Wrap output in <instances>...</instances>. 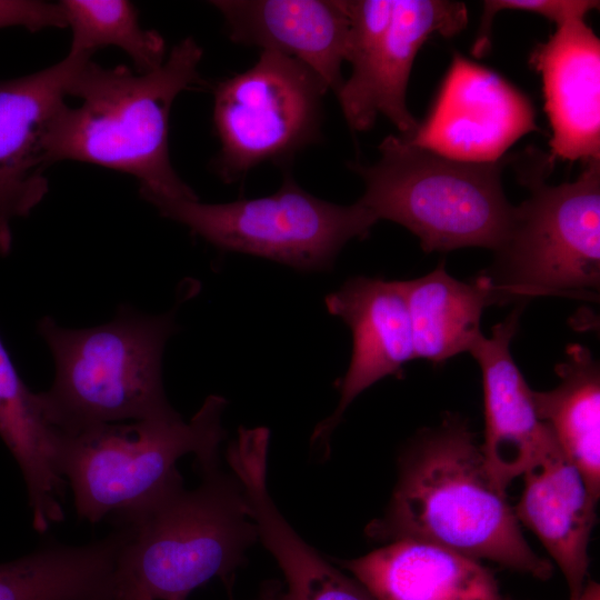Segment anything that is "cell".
<instances>
[{
	"label": "cell",
	"instance_id": "1",
	"mask_svg": "<svg viewBox=\"0 0 600 600\" xmlns=\"http://www.w3.org/2000/svg\"><path fill=\"white\" fill-rule=\"evenodd\" d=\"M366 533L379 541L432 542L539 580L553 572L523 537L507 492L490 479L474 434L453 418L406 448L389 506Z\"/></svg>",
	"mask_w": 600,
	"mask_h": 600
},
{
	"label": "cell",
	"instance_id": "2",
	"mask_svg": "<svg viewBox=\"0 0 600 600\" xmlns=\"http://www.w3.org/2000/svg\"><path fill=\"white\" fill-rule=\"evenodd\" d=\"M201 58V47L186 38L159 68L146 73L86 60L67 89L79 106L64 102L46 129V167L86 162L133 176L139 191L198 200L170 161L169 116L179 93L204 84L198 71Z\"/></svg>",
	"mask_w": 600,
	"mask_h": 600
},
{
	"label": "cell",
	"instance_id": "3",
	"mask_svg": "<svg viewBox=\"0 0 600 600\" xmlns=\"http://www.w3.org/2000/svg\"><path fill=\"white\" fill-rule=\"evenodd\" d=\"M142 509L119 516L123 540L114 589L121 599L186 600L216 577H227L257 541L258 528L238 478L201 471Z\"/></svg>",
	"mask_w": 600,
	"mask_h": 600
},
{
	"label": "cell",
	"instance_id": "4",
	"mask_svg": "<svg viewBox=\"0 0 600 600\" xmlns=\"http://www.w3.org/2000/svg\"><path fill=\"white\" fill-rule=\"evenodd\" d=\"M173 311L150 316L121 306L107 323L70 329L51 317L38 332L53 357L51 388L40 392L50 421L63 433L102 424L169 417L162 383Z\"/></svg>",
	"mask_w": 600,
	"mask_h": 600
},
{
	"label": "cell",
	"instance_id": "5",
	"mask_svg": "<svg viewBox=\"0 0 600 600\" xmlns=\"http://www.w3.org/2000/svg\"><path fill=\"white\" fill-rule=\"evenodd\" d=\"M226 406L212 394L189 421L177 412L62 432L59 467L78 517L97 523L142 509L183 482L176 464L186 454L196 456L201 471L219 468Z\"/></svg>",
	"mask_w": 600,
	"mask_h": 600
},
{
	"label": "cell",
	"instance_id": "6",
	"mask_svg": "<svg viewBox=\"0 0 600 600\" xmlns=\"http://www.w3.org/2000/svg\"><path fill=\"white\" fill-rule=\"evenodd\" d=\"M379 149L373 164H350L364 182L358 201L377 221L403 226L426 252L501 247L514 212L502 189L501 160H454L393 134Z\"/></svg>",
	"mask_w": 600,
	"mask_h": 600
},
{
	"label": "cell",
	"instance_id": "7",
	"mask_svg": "<svg viewBox=\"0 0 600 600\" xmlns=\"http://www.w3.org/2000/svg\"><path fill=\"white\" fill-rule=\"evenodd\" d=\"M546 157L522 174L529 197L513 219L487 279L492 304L541 296H594L600 286V160L572 182L550 186Z\"/></svg>",
	"mask_w": 600,
	"mask_h": 600
},
{
	"label": "cell",
	"instance_id": "8",
	"mask_svg": "<svg viewBox=\"0 0 600 600\" xmlns=\"http://www.w3.org/2000/svg\"><path fill=\"white\" fill-rule=\"evenodd\" d=\"M158 212L226 250L270 259L301 271L328 270L352 239L366 238L377 220L359 201L319 199L286 173L272 194L227 203L170 199L139 191Z\"/></svg>",
	"mask_w": 600,
	"mask_h": 600
},
{
	"label": "cell",
	"instance_id": "9",
	"mask_svg": "<svg viewBox=\"0 0 600 600\" xmlns=\"http://www.w3.org/2000/svg\"><path fill=\"white\" fill-rule=\"evenodd\" d=\"M328 91L311 69L273 50H261L251 68L219 81L212 114L218 176L233 183L262 162H288L317 143Z\"/></svg>",
	"mask_w": 600,
	"mask_h": 600
},
{
	"label": "cell",
	"instance_id": "10",
	"mask_svg": "<svg viewBox=\"0 0 600 600\" xmlns=\"http://www.w3.org/2000/svg\"><path fill=\"white\" fill-rule=\"evenodd\" d=\"M350 31L346 61L352 71L336 94L354 131L378 114L409 137L419 121L407 107L416 56L432 36L452 37L468 24L464 3L448 0H347Z\"/></svg>",
	"mask_w": 600,
	"mask_h": 600
},
{
	"label": "cell",
	"instance_id": "11",
	"mask_svg": "<svg viewBox=\"0 0 600 600\" xmlns=\"http://www.w3.org/2000/svg\"><path fill=\"white\" fill-rule=\"evenodd\" d=\"M534 109L492 70L456 53L427 118L407 143L467 162H497L536 131Z\"/></svg>",
	"mask_w": 600,
	"mask_h": 600
},
{
	"label": "cell",
	"instance_id": "12",
	"mask_svg": "<svg viewBox=\"0 0 600 600\" xmlns=\"http://www.w3.org/2000/svg\"><path fill=\"white\" fill-rule=\"evenodd\" d=\"M90 56L68 53L34 73L0 81V254L12 248L11 222L26 218L49 192L42 139L68 84Z\"/></svg>",
	"mask_w": 600,
	"mask_h": 600
},
{
	"label": "cell",
	"instance_id": "13",
	"mask_svg": "<svg viewBox=\"0 0 600 600\" xmlns=\"http://www.w3.org/2000/svg\"><path fill=\"white\" fill-rule=\"evenodd\" d=\"M324 303L351 330L352 356L336 410L314 429L311 441H329L353 400L416 359L409 311L400 280L358 276L329 293Z\"/></svg>",
	"mask_w": 600,
	"mask_h": 600
},
{
	"label": "cell",
	"instance_id": "14",
	"mask_svg": "<svg viewBox=\"0 0 600 600\" xmlns=\"http://www.w3.org/2000/svg\"><path fill=\"white\" fill-rule=\"evenodd\" d=\"M522 308L518 306L496 324L490 337L482 334L469 352L482 376L486 428L480 448L484 467L503 492L556 441L538 417L532 390L511 356Z\"/></svg>",
	"mask_w": 600,
	"mask_h": 600
},
{
	"label": "cell",
	"instance_id": "15",
	"mask_svg": "<svg viewBox=\"0 0 600 600\" xmlns=\"http://www.w3.org/2000/svg\"><path fill=\"white\" fill-rule=\"evenodd\" d=\"M530 63L541 76L552 129L548 164L600 160V40L593 30L584 19L558 26Z\"/></svg>",
	"mask_w": 600,
	"mask_h": 600
},
{
	"label": "cell",
	"instance_id": "16",
	"mask_svg": "<svg viewBox=\"0 0 600 600\" xmlns=\"http://www.w3.org/2000/svg\"><path fill=\"white\" fill-rule=\"evenodd\" d=\"M231 41L302 62L336 94L344 79L350 17L347 0H214Z\"/></svg>",
	"mask_w": 600,
	"mask_h": 600
},
{
	"label": "cell",
	"instance_id": "17",
	"mask_svg": "<svg viewBox=\"0 0 600 600\" xmlns=\"http://www.w3.org/2000/svg\"><path fill=\"white\" fill-rule=\"evenodd\" d=\"M523 489L513 507L561 570L569 599L582 590L589 574V541L597 500L560 449L557 440L524 471Z\"/></svg>",
	"mask_w": 600,
	"mask_h": 600
},
{
	"label": "cell",
	"instance_id": "18",
	"mask_svg": "<svg viewBox=\"0 0 600 600\" xmlns=\"http://www.w3.org/2000/svg\"><path fill=\"white\" fill-rule=\"evenodd\" d=\"M339 563L376 600H503L479 560L428 541L396 540Z\"/></svg>",
	"mask_w": 600,
	"mask_h": 600
},
{
	"label": "cell",
	"instance_id": "19",
	"mask_svg": "<svg viewBox=\"0 0 600 600\" xmlns=\"http://www.w3.org/2000/svg\"><path fill=\"white\" fill-rule=\"evenodd\" d=\"M61 436L47 414L41 393L31 391L21 379L0 338V438L21 470L32 526L39 533L63 520Z\"/></svg>",
	"mask_w": 600,
	"mask_h": 600
},
{
	"label": "cell",
	"instance_id": "20",
	"mask_svg": "<svg viewBox=\"0 0 600 600\" xmlns=\"http://www.w3.org/2000/svg\"><path fill=\"white\" fill-rule=\"evenodd\" d=\"M123 533L86 546L48 544L0 563V600H94L114 593Z\"/></svg>",
	"mask_w": 600,
	"mask_h": 600
},
{
	"label": "cell",
	"instance_id": "21",
	"mask_svg": "<svg viewBox=\"0 0 600 600\" xmlns=\"http://www.w3.org/2000/svg\"><path fill=\"white\" fill-rule=\"evenodd\" d=\"M401 283L416 358L440 363L470 352L483 334V309L492 304L487 279L481 274L472 282L458 280L440 262L431 272Z\"/></svg>",
	"mask_w": 600,
	"mask_h": 600
},
{
	"label": "cell",
	"instance_id": "22",
	"mask_svg": "<svg viewBox=\"0 0 600 600\" xmlns=\"http://www.w3.org/2000/svg\"><path fill=\"white\" fill-rule=\"evenodd\" d=\"M559 383L532 390L538 417L581 473L591 496L600 497V369L588 348L572 344L556 368Z\"/></svg>",
	"mask_w": 600,
	"mask_h": 600
},
{
	"label": "cell",
	"instance_id": "23",
	"mask_svg": "<svg viewBox=\"0 0 600 600\" xmlns=\"http://www.w3.org/2000/svg\"><path fill=\"white\" fill-rule=\"evenodd\" d=\"M242 487L259 540L283 572L291 600H376L297 534L274 504L266 474H248Z\"/></svg>",
	"mask_w": 600,
	"mask_h": 600
},
{
	"label": "cell",
	"instance_id": "24",
	"mask_svg": "<svg viewBox=\"0 0 600 600\" xmlns=\"http://www.w3.org/2000/svg\"><path fill=\"white\" fill-rule=\"evenodd\" d=\"M71 30L68 53L92 57L117 47L139 73L159 68L166 60V42L154 30L141 27L134 4L127 0H62L59 2Z\"/></svg>",
	"mask_w": 600,
	"mask_h": 600
},
{
	"label": "cell",
	"instance_id": "25",
	"mask_svg": "<svg viewBox=\"0 0 600 600\" xmlns=\"http://www.w3.org/2000/svg\"><path fill=\"white\" fill-rule=\"evenodd\" d=\"M599 1L594 0H486L480 19V27L472 46V54L482 57L490 49L491 26L497 13L503 10L526 11L540 14L556 27L573 19H584L596 8Z\"/></svg>",
	"mask_w": 600,
	"mask_h": 600
},
{
	"label": "cell",
	"instance_id": "26",
	"mask_svg": "<svg viewBox=\"0 0 600 600\" xmlns=\"http://www.w3.org/2000/svg\"><path fill=\"white\" fill-rule=\"evenodd\" d=\"M7 27H23L37 32L47 28H66L67 22L59 2L0 0V29Z\"/></svg>",
	"mask_w": 600,
	"mask_h": 600
},
{
	"label": "cell",
	"instance_id": "27",
	"mask_svg": "<svg viewBox=\"0 0 600 600\" xmlns=\"http://www.w3.org/2000/svg\"><path fill=\"white\" fill-rule=\"evenodd\" d=\"M259 600H291L287 590L282 589L278 583L271 582L267 584Z\"/></svg>",
	"mask_w": 600,
	"mask_h": 600
},
{
	"label": "cell",
	"instance_id": "28",
	"mask_svg": "<svg viewBox=\"0 0 600 600\" xmlns=\"http://www.w3.org/2000/svg\"><path fill=\"white\" fill-rule=\"evenodd\" d=\"M569 600H600V584L593 580H587L581 592Z\"/></svg>",
	"mask_w": 600,
	"mask_h": 600
},
{
	"label": "cell",
	"instance_id": "29",
	"mask_svg": "<svg viewBox=\"0 0 600 600\" xmlns=\"http://www.w3.org/2000/svg\"><path fill=\"white\" fill-rule=\"evenodd\" d=\"M94 600H121V599L114 592V593H112L110 596L102 597V598L94 599Z\"/></svg>",
	"mask_w": 600,
	"mask_h": 600
},
{
	"label": "cell",
	"instance_id": "30",
	"mask_svg": "<svg viewBox=\"0 0 600 600\" xmlns=\"http://www.w3.org/2000/svg\"><path fill=\"white\" fill-rule=\"evenodd\" d=\"M124 600H153V599H150L147 597H136V598H130V599H124Z\"/></svg>",
	"mask_w": 600,
	"mask_h": 600
},
{
	"label": "cell",
	"instance_id": "31",
	"mask_svg": "<svg viewBox=\"0 0 600 600\" xmlns=\"http://www.w3.org/2000/svg\"><path fill=\"white\" fill-rule=\"evenodd\" d=\"M503 600H512V599H503Z\"/></svg>",
	"mask_w": 600,
	"mask_h": 600
}]
</instances>
